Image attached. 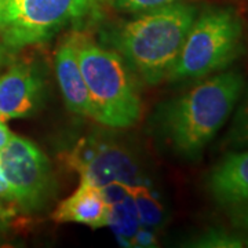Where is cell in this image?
Listing matches in <instances>:
<instances>
[{
	"label": "cell",
	"mask_w": 248,
	"mask_h": 248,
	"mask_svg": "<svg viewBox=\"0 0 248 248\" xmlns=\"http://www.w3.org/2000/svg\"><path fill=\"white\" fill-rule=\"evenodd\" d=\"M107 226L113 231L117 239L125 246H135V240L142 226L137 207L130 193L123 200L109 205Z\"/></svg>",
	"instance_id": "12"
},
{
	"label": "cell",
	"mask_w": 248,
	"mask_h": 248,
	"mask_svg": "<svg viewBox=\"0 0 248 248\" xmlns=\"http://www.w3.org/2000/svg\"><path fill=\"white\" fill-rule=\"evenodd\" d=\"M71 37L89 90L93 119L110 128L131 127L141 117V98L133 71L115 50L84 33Z\"/></svg>",
	"instance_id": "3"
},
{
	"label": "cell",
	"mask_w": 248,
	"mask_h": 248,
	"mask_svg": "<svg viewBox=\"0 0 248 248\" xmlns=\"http://www.w3.org/2000/svg\"><path fill=\"white\" fill-rule=\"evenodd\" d=\"M14 134L10 131V128L6 125L4 122H0V149L6 146V143L11 140Z\"/></svg>",
	"instance_id": "21"
},
{
	"label": "cell",
	"mask_w": 248,
	"mask_h": 248,
	"mask_svg": "<svg viewBox=\"0 0 248 248\" xmlns=\"http://www.w3.org/2000/svg\"><path fill=\"white\" fill-rule=\"evenodd\" d=\"M55 75L66 108L72 113L93 117L89 90L69 36L55 51Z\"/></svg>",
	"instance_id": "11"
},
{
	"label": "cell",
	"mask_w": 248,
	"mask_h": 248,
	"mask_svg": "<svg viewBox=\"0 0 248 248\" xmlns=\"http://www.w3.org/2000/svg\"><path fill=\"white\" fill-rule=\"evenodd\" d=\"M108 215L109 204L101 189L87 182H80L71 196L58 203L51 218L58 223H79L91 229H99L108 225Z\"/></svg>",
	"instance_id": "10"
},
{
	"label": "cell",
	"mask_w": 248,
	"mask_h": 248,
	"mask_svg": "<svg viewBox=\"0 0 248 248\" xmlns=\"http://www.w3.org/2000/svg\"><path fill=\"white\" fill-rule=\"evenodd\" d=\"M243 21L236 10H204L196 16L167 80L199 81L226 69L243 53Z\"/></svg>",
	"instance_id": "4"
},
{
	"label": "cell",
	"mask_w": 248,
	"mask_h": 248,
	"mask_svg": "<svg viewBox=\"0 0 248 248\" xmlns=\"http://www.w3.org/2000/svg\"><path fill=\"white\" fill-rule=\"evenodd\" d=\"M65 163L79 174L80 182L98 187L112 182L145 184L141 164L133 152L105 138L87 137L80 140L65 155Z\"/></svg>",
	"instance_id": "7"
},
{
	"label": "cell",
	"mask_w": 248,
	"mask_h": 248,
	"mask_svg": "<svg viewBox=\"0 0 248 248\" xmlns=\"http://www.w3.org/2000/svg\"><path fill=\"white\" fill-rule=\"evenodd\" d=\"M207 189L232 225L248 232V146L228 153L211 170Z\"/></svg>",
	"instance_id": "8"
},
{
	"label": "cell",
	"mask_w": 248,
	"mask_h": 248,
	"mask_svg": "<svg viewBox=\"0 0 248 248\" xmlns=\"http://www.w3.org/2000/svg\"><path fill=\"white\" fill-rule=\"evenodd\" d=\"M178 0H112L113 7L130 14H141L175 3Z\"/></svg>",
	"instance_id": "16"
},
{
	"label": "cell",
	"mask_w": 248,
	"mask_h": 248,
	"mask_svg": "<svg viewBox=\"0 0 248 248\" xmlns=\"http://www.w3.org/2000/svg\"><path fill=\"white\" fill-rule=\"evenodd\" d=\"M84 14L81 0H3L0 39L16 53L50 40L71 19Z\"/></svg>",
	"instance_id": "5"
},
{
	"label": "cell",
	"mask_w": 248,
	"mask_h": 248,
	"mask_svg": "<svg viewBox=\"0 0 248 248\" xmlns=\"http://www.w3.org/2000/svg\"><path fill=\"white\" fill-rule=\"evenodd\" d=\"M0 169L24 213H37L53 200L57 182L46 155L27 138L13 135L0 149Z\"/></svg>",
	"instance_id": "6"
},
{
	"label": "cell",
	"mask_w": 248,
	"mask_h": 248,
	"mask_svg": "<svg viewBox=\"0 0 248 248\" xmlns=\"http://www.w3.org/2000/svg\"><path fill=\"white\" fill-rule=\"evenodd\" d=\"M197 16L187 3H171L141 13L105 32V42L148 84L169 79Z\"/></svg>",
	"instance_id": "2"
},
{
	"label": "cell",
	"mask_w": 248,
	"mask_h": 248,
	"mask_svg": "<svg viewBox=\"0 0 248 248\" xmlns=\"http://www.w3.org/2000/svg\"><path fill=\"white\" fill-rule=\"evenodd\" d=\"M0 200H4V202H7V203L11 204H16L13 189H11V186H10L7 178L4 177L1 169H0Z\"/></svg>",
	"instance_id": "19"
},
{
	"label": "cell",
	"mask_w": 248,
	"mask_h": 248,
	"mask_svg": "<svg viewBox=\"0 0 248 248\" xmlns=\"http://www.w3.org/2000/svg\"><path fill=\"white\" fill-rule=\"evenodd\" d=\"M128 186L130 185L123 184V182H112V184H108L99 189H101V193L104 196L105 202L110 205V204H115L123 200L125 196H128L130 193Z\"/></svg>",
	"instance_id": "17"
},
{
	"label": "cell",
	"mask_w": 248,
	"mask_h": 248,
	"mask_svg": "<svg viewBox=\"0 0 248 248\" xmlns=\"http://www.w3.org/2000/svg\"><path fill=\"white\" fill-rule=\"evenodd\" d=\"M240 105L233 116L231 128L225 138V146L231 149H243L248 146V86L240 97Z\"/></svg>",
	"instance_id": "15"
},
{
	"label": "cell",
	"mask_w": 248,
	"mask_h": 248,
	"mask_svg": "<svg viewBox=\"0 0 248 248\" xmlns=\"http://www.w3.org/2000/svg\"><path fill=\"white\" fill-rule=\"evenodd\" d=\"M1 4H3V0H0V9H1Z\"/></svg>",
	"instance_id": "23"
},
{
	"label": "cell",
	"mask_w": 248,
	"mask_h": 248,
	"mask_svg": "<svg viewBox=\"0 0 248 248\" xmlns=\"http://www.w3.org/2000/svg\"><path fill=\"white\" fill-rule=\"evenodd\" d=\"M192 247L221 248V247H248V232L226 231L222 228L208 229L199 234L190 243Z\"/></svg>",
	"instance_id": "14"
},
{
	"label": "cell",
	"mask_w": 248,
	"mask_h": 248,
	"mask_svg": "<svg viewBox=\"0 0 248 248\" xmlns=\"http://www.w3.org/2000/svg\"><path fill=\"white\" fill-rule=\"evenodd\" d=\"M45 93V79L36 65L11 61L0 75V120L6 123L35 115Z\"/></svg>",
	"instance_id": "9"
},
{
	"label": "cell",
	"mask_w": 248,
	"mask_h": 248,
	"mask_svg": "<svg viewBox=\"0 0 248 248\" xmlns=\"http://www.w3.org/2000/svg\"><path fill=\"white\" fill-rule=\"evenodd\" d=\"M94 1L95 0H81V3H83V7H84V11L87 13L90 9H91V6L94 4Z\"/></svg>",
	"instance_id": "22"
},
{
	"label": "cell",
	"mask_w": 248,
	"mask_h": 248,
	"mask_svg": "<svg viewBox=\"0 0 248 248\" xmlns=\"http://www.w3.org/2000/svg\"><path fill=\"white\" fill-rule=\"evenodd\" d=\"M13 54H14V51H11L9 47L3 43V40L0 39V75L3 73L4 68H7L10 62L13 61Z\"/></svg>",
	"instance_id": "20"
},
{
	"label": "cell",
	"mask_w": 248,
	"mask_h": 248,
	"mask_svg": "<svg viewBox=\"0 0 248 248\" xmlns=\"http://www.w3.org/2000/svg\"><path fill=\"white\" fill-rule=\"evenodd\" d=\"M244 87L246 80L239 71L219 72L199 80L160 108V133L181 157L199 159L234 110Z\"/></svg>",
	"instance_id": "1"
},
{
	"label": "cell",
	"mask_w": 248,
	"mask_h": 248,
	"mask_svg": "<svg viewBox=\"0 0 248 248\" xmlns=\"http://www.w3.org/2000/svg\"><path fill=\"white\" fill-rule=\"evenodd\" d=\"M16 217V211L10 210L7 207H4L3 204L0 203V236L3 233L9 231V228L11 226V221Z\"/></svg>",
	"instance_id": "18"
},
{
	"label": "cell",
	"mask_w": 248,
	"mask_h": 248,
	"mask_svg": "<svg viewBox=\"0 0 248 248\" xmlns=\"http://www.w3.org/2000/svg\"><path fill=\"white\" fill-rule=\"evenodd\" d=\"M128 192L137 207L142 228L149 231L160 228L164 223V208L151 189L145 184H137L128 186Z\"/></svg>",
	"instance_id": "13"
}]
</instances>
